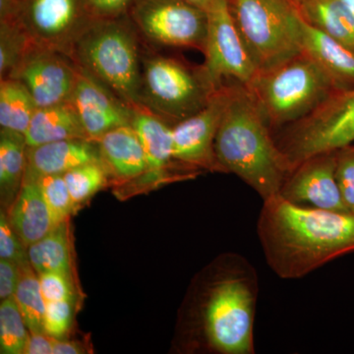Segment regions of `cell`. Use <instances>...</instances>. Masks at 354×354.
I'll return each mask as SVG.
<instances>
[{
    "label": "cell",
    "instance_id": "cell-10",
    "mask_svg": "<svg viewBox=\"0 0 354 354\" xmlns=\"http://www.w3.org/2000/svg\"><path fill=\"white\" fill-rule=\"evenodd\" d=\"M13 13L32 43L69 58L95 21L83 0H16Z\"/></svg>",
    "mask_w": 354,
    "mask_h": 354
},
{
    "label": "cell",
    "instance_id": "cell-39",
    "mask_svg": "<svg viewBox=\"0 0 354 354\" xmlns=\"http://www.w3.org/2000/svg\"><path fill=\"white\" fill-rule=\"evenodd\" d=\"M186 1L190 2V3L204 9L208 12L211 7L215 4L216 0H186Z\"/></svg>",
    "mask_w": 354,
    "mask_h": 354
},
{
    "label": "cell",
    "instance_id": "cell-21",
    "mask_svg": "<svg viewBox=\"0 0 354 354\" xmlns=\"http://www.w3.org/2000/svg\"><path fill=\"white\" fill-rule=\"evenodd\" d=\"M28 147L68 139H88L71 102L38 108L25 134Z\"/></svg>",
    "mask_w": 354,
    "mask_h": 354
},
{
    "label": "cell",
    "instance_id": "cell-7",
    "mask_svg": "<svg viewBox=\"0 0 354 354\" xmlns=\"http://www.w3.org/2000/svg\"><path fill=\"white\" fill-rule=\"evenodd\" d=\"M218 88L202 65L192 66L178 58L160 55L144 43L142 109L174 127L201 111Z\"/></svg>",
    "mask_w": 354,
    "mask_h": 354
},
{
    "label": "cell",
    "instance_id": "cell-9",
    "mask_svg": "<svg viewBox=\"0 0 354 354\" xmlns=\"http://www.w3.org/2000/svg\"><path fill=\"white\" fill-rule=\"evenodd\" d=\"M147 46L204 53L208 12L186 0H135L127 14Z\"/></svg>",
    "mask_w": 354,
    "mask_h": 354
},
{
    "label": "cell",
    "instance_id": "cell-25",
    "mask_svg": "<svg viewBox=\"0 0 354 354\" xmlns=\"http://www.w3.org/2000/svg\"><path fill=\"white\" fill-rule=\"evenodd\" d=\"M36 102L28 88L13 78L0 79V127L26 134L35 111Z\"/></svg>",
    "mask_w": 354,
    "mask_h": 354
},
{
    "label": "cell",
    "instance_id": "cell-4",
    "mask_svg": "<svg viewBox=\"0 0 354 354\" xmlns=\"http://www.w3.org/2000/svg\"><path fill=\"white\" fill-rule=\"evenodd\" d=\"M144 41L128 16L95 20L70 58L131 108L142 109Z\"/></svg>",
    "mask_w": 354,
    "mask_h": 354
},
{
    "label": "cell",
    "instance_id": "cell-24",
    "mask_svg": "<svg viewBox=\"0 0 354 354\" xmlns=\"http://www.w3.org/2000/svg\"><path fill=\"white\" fill-rule=\"evenodd\" d=\"M28 259L38 274L59 272L72 276L68 221L55 225L46 236L28 246Z\"/></svg>",
    "mask_w": 354,
    "mask_h": 354
},
{
    "label": "cell",
    "instance_id": "cell-6",
    "mask_svg": "<svg viewBox=\"0 0 354 354\" xmlns=\"http://www.w3.org/2000/svg\"><path fill=\"white\" fill-rule=\"evenodd\" d=\"M258 71L274 68L304 51V17L291 0H227Z\"/></svg>",
    "mask_w": 354,
    "mask_h": 354
},
{
    "label": "cell",
    "instance_id": "cell-12",
    "mask_svg": "<svg viewBox=\"0 0 354 354\" xmlns=\"http://www.w3.org/2000/svg\"><path fill=\"white\" fill-rule=\"evenodd\" d=\"M230 95V83L214 93L208 104L172 127L174 158L185 169L221 171L215 141Z\"/></svg>",
    "mask_w": 354,
    "mask_h": 354
},
{
    "label": "cell",
    "instance_id": "cell-34",
    "mask_svg": "<svg viewBox=\"0 0 354 354\" xmlns=\"http://www.w3.org/2000/svg\"><path fill=\"white\" fill-rule=\"evenodd\" d=\"M0 259L13 261L18 265L29 262L28 247L14 230L3 209L0 213Z\"/></svg>",
    "mask_w": 354,
    "mask_h": 354
},
{
    "label": "cell",
    "instance_id": "cell-11",
    "mask_svg": "<svg viewBox=\"0 0 354 354\" xmlns=\"http://www.w3.org/2000/svg\"><path fill=\"white\" fill-rule=\"evenodd\" d=\"M209 26L202 64L216 88L227 83L247 86L258 70L228 9L227 0H216L208 11Z\"/></svg>",
    "mask_w": 354,
    "mask_h": 354
},
{
    "label": "cell",
    "instance_id": "cell-8",
    "mask_svg": "<svg viewBox=\"0 0 354 354\" xmlns=\"http://www.w3.org/2000/svg\"><path fill=\"white\" fill-rule=\"evenodd\" d=\"M274 138L292 169L354 144V88L335 90L308 115L274 132Z\"/></svg>",
    "mask_w": 354,
    "mask_h": 354
},
{
    "label": "cell",
    "instance_id": "cell-14",
    "mask_svg": "<svg viewBox=\"0 0 354 354\" xmlns=\"http://www.w3.org/2000/svg\"><path fill=\"white\" fill-rule=\"evenodd\" d=\"M279 195L301 206L351 214L335 178V151L300 162L286 177Z\"/></svg>",
    "mask_w": 354,
    "mask_h": 354
},
{
    "label": "cell",
    "instance_id": "cell-15",
    "mask_svg": "<svg viewBox=\"0 0 354 354\" xmlns=\"http://www.w3.org/2000/svg\"><path fill=\"white\" fill-rule=\"evenodd\" d=\"M76 68L75 86L70 102L88 138L97 141L111 130L131 124L135 109L77 64Z\"/></svg>",
    "mask_w": 354,
    "mask_h": 354
},
{
    "label": "cell",
    "instance_id": "cell-3",
    "mask_svg": "<svg viewBox=\"0 0 354 354\" xmlns=\"http://www.w3.org/2000/svg\"><path fill=\"white\" fill-rule=\"evenodd\" d=\"M259 279L239 254H227L200 302V332L205 346L221 354H253L254 322Z\"/></svg>",
    "mask_w": 354,
    "mask_h": 354
},
{
    "label": "cell",
    "instance_id": "cell-18",
    "mask_svg": "<svg viewBox=\"0 0 354 354\" xmlns=\"http://www.w3.org/2000/svg\"><path fill=\"white\" fill-rule=\"evenodd\" d=\"M97 142L102 164L116 180L136 181L148 172L143 146L131 124L111 130Z\"/></svg>",
    "mask_w": 354,
    "mask_h": 354
},
{
    "label": "cell",
    "instance_id": "cell-35",
    "mask_svg": "<svg viewBox=\"0 0 354 354\" xmlns=\"http://www.w3.org/2000/svg\"><path fill=\"white\" fill-rule=\"evenodd\" d=\"M135 0H83L94 20L115 19L127 16Z\"/></svg>",
    "mask_w": 354,
    "mask_h": 354
},
{
    "label": "cell",
    "instance_id": "cell-2",
    "mask_svg": "<svg viewBox=\"0 0 354 354\" xmlns=\"http://www.w3.org/2000/svg\"><path fill=\"white\" fill-rule=\"evenodd\" d=\"M215 153L221 171L239 176L263 200L279 195L292 171L252 95L239 83H230Z\"/></svg>",
    "mask_w": 354,
    "mask_h": 354
},
{
    "label": "cell",
    "instance_id": "cell-33",
    "mask_svg": "<svg viewBox=\"0 0 354 354\" xmlns=\"http://www.w3.org/2000/svg\"><path fill=\"white\" fill-rule=\"evenodd\" d=\"M73 321V302H46L44 312V330L46 334L62 339L71 329Z\"/></svg>",
    "mask_w": 354,
    "mask_h": 354
},
{
    "label": "cell",
    "instance_id": "cell-13",
    "mask_svg": "<svg viewBox=\"0 0 354 354\" xmlns=\"http://www.w3.org/2000/svg\"><path fill=\"white\" fill-rule=\"evenodd\" d=\"M77 68L71 58L32 44L10 76L29 91L38 108L70 102Z\"/></svg>",
    "mask_w": 354,
    "mask_h": 354
},
{
    "label": "cell",
    "instance_id": "cell-26",
    "mask_svg": "<svg viewBox=\"0 0 354 354\" xmlns=\"http://www.w3.org/2000/svg\"><path fill=\"white\" fill-rule=\"evenodd\" d=\"M14 3L0 6V79L10 76L32 44L14 16Z\"/></svg>",
    "mask_w": 354,
    "mask_h": 354
},
{
    "label": "cell",
    "instance_id": "cell-37",
    "mask_svg": "<svg viewBox=\"0 0 354 354\" xmlns=\"http://www.w3.org/2000/svg\"><path fill=\"white\" fill-rule=\"evenodd\" d=\"M55 337L46 333L30 335L24 354H53Z\"/></svg>",
    "mask_w": 354,
    "mask_h": 354
},
{
    "label": "cell",
    "instance_id": "cell-36",
    "mask_svg": "<svg viewBox=\"0 0 354 354\" xmlns=\"http://www.w3.org/2000/svg\"><path fill=\"white\" fill-rule=\"evenodd\" d=\"M20 268L13 261L0 259V298L1 300L14 297L18 281Z\"/></svg>",
    "mask_w": 354,
    "mask_h": 354
},
{
    "label": "cell",
    "instance_id": "cell-19",
    "mask_svg": "<svg viewBox=\"0 0 354 354\" xmlns=\"http://www.w3.org/2000/svg\"><path fill=\"white\" fill-rule=\"evenodd\" d=\"M330 77L337 90L354 88V50L304 18V51Z\"/></svg>",
    "mask_w": 354,
    "mask_h": 354
},
{
    "label": "cell",
    "instance_id": "cell-23",
    "mask_svg": "<svg viewBox=\"0 0 354 354\" xmlns=\"http://www.w3.org/2000/svg\"><path fill=\"white\" fill-rule=\"evenodd\" d=\"M298 8L310 25L354 50V18L339 0H306Z\"/></svg>",
    "mask_w": 354,
    "mask_h": 354
},
{
    "label": "cell",
    "instance_id": "cell-30",
    "mask_svg": "<svg viewBox=\"0 0 354 354\" xmlns=\"http://www.w3.org/2000/svg\"><path fill=\"white\" fill-rule=\"evenodd\" d=\"M36 180H38L55 227L68 221L70 215L75 211L64 174L41 176Z\"/></svg>",
    "mask_w": 354,
    "mask_h": 354
},
{
    "label": "cell",
    "instance_id": "cell-16",
    "mask_svg": "<svg viewBox=\"0 0 354 354\" xmlns=\"http://www.w3.org/2000/svg\"><path fill=\"white\" fill-rule=\"evenodd\" d=\"M102 162L99 144L91 139H68L28 147L24 180L64 174L88 162Z\"/></svg>",
    "mask_w": 354,
    "mask_h": 354
},
{
    "label": "cell",
    "instance_id": "cell-40",
    "mask_svg": "<svg viewBox=\"0 0 354 354\" xmlns=\"http://www.w3.org/2000/svg\"><path fill=\"white\" fill-rule=\"evenodd\" d=\"M339 2L346 7V10L351 14L354 18V0H339Z\"/></svg>",
    "mask_w": 354,
    "mask_h": 354
},
{
    "label": "cell",
    "instance_id": "cell-22",
    "mask_svg": "<svg viewBox=\"0 0 354 354\" xmlns=\"http://www.w3.org/2000/svg\"><path fill=\"white\" fill-rule=\"evenodd\" d=\"M27 149L24 134L0 130V193L6 209L11 206L22 187Z\"/></svg>",
    "mask_w": 354,
    "mask_h": 354
},
{
    "label": "cell",
    "instance_id": "cell-5",
    "mask_svg": "<svg viewBox=\"0 0 354 354\" xmlns=\"http://www.w3.org/2000/svg\"><path fill=\"white\" fill-rule=\"evenodd\" d=\"M245 87L272 132L308 115L337 90L330 77L304 53L274 68L258 71Z\"/></svg>",
    "mask_w": 354,
    "mask_h": 354
},
{
    "label": "cell",
    "instance_id": "cell-28",
    "mask_svg": "<svg viewBox=\"0 0 354 354\" xmlns=\"http://www.w3.org/2000/svg\"><path fill=\"white\" fill-rule=\"evenodd\" d=\"M64 177L76 212L108 184L111 176L102 162H95L65 172Z\"/></svg>",
    "mask_w": 354,
    "mask_h": 354
},
{
    "label": "cell",
    "instance_id": "cell-31",
    "mask_svg": "<svg viewBox=\"0 0 354 354\" xmlns=\"http://www.w3.org/2000/svg\"><path fill=\"white\" fill-rule=\"evenodd\" d=\"M335 178L344 205L354 215V144L335 151Z\"/></svg>",
    "mask_w": 354,
    "mask_h": 354
},
{
    "label": "cell",
    "instance_id": "cell-17",
    "mask_svg": "<svg viewBox=\"0 0 354 354\" xmlns=\"http://www.w3.org/2000/svg\"><path fill=\"white\" fill-rule=\"evenodd\" d=\"M131 125L141 141L148 164V172L140 179L145 183H162L177 177L171 172L176 162L174 158L172 125L145 109H134Z\"/></svg>",
    "mask_w": 354,
    "mask_h": 354
},
{
    "label": "cell",
    "instance_id": "cell-38",
    "mask_svg": "<svg viewBox=\"0 0 354 354\" xmlns=\"http://www.w3.org/2000/svg\"><path fill=\"white\" fill-rule=\"evenodd\" d=\"M85 353V349L79 342L55 339L53 354H80Z\"/></svg>",
    "mask_w": 354,
    "mask_h": 354
},
{
    "label": "cell",
    "instance_id": "cell-32",
    "mask_svg": "<svg viewBox=\"0 0 354 354\" xmlns=\"http://www.w3.org/2000/svg\"><path fill=\"white\" fill-rule=\"evenodd\" d=\"M38 274L41 295L46 302L75 301L71 274L59 272H44Z\"/></svg>",
    "mask_w": 354,
    "mask_h": 354
},
{
    "label": "cell",
    "instance_id": "cell-1",
    "mask_svg": "<svg viewBox=\"0 0 354 354\" xmlns=\"http://www.w3.org/2000/svg\"><path fill=\"white\" fill-rule=\"evenodd\" d=\"M257 235L277 276L304 278L354 252V215L301 206L276 195L263 200Z\"/></svg>",
    "mask_w": 354,
    "mask_h": 354
},
{
    "label": "cell",
    "instance_id": "cell-20",
    "mask_svg": "<svg viewBox=\"0 0 354 354\" xmlns=\"http://www.w3.org/2000/svg\"><path fill=\"white\" fill-rule=\"evenodd\" d=\"M7 216L26 246L46 236L55 227L38 180L23 181Z\"/></svg>",
    "mask_w": 354,
    "mask_h": 354
},
{
    "label": "cell",
    "instance_id": "cell-41",
    "mask_svg": "<svg viewBox=\"0 0 354 354\" xmlns=\"http://www.w3.org/2000/svg\"><path fill=\"white\" fill-rule=\"evenodd\" d=\"M293 3L297 4V7L301 6L304 2L306 1V0H291Z\"/></svg>",
    "mask_w": 354,
    "mask_h": 354
},
{
    "label": "cell",
    "instance_id": "cell-27",
    "mask_svg": "<svg viewBox=\"0 0 354 354\" xmlns=\"http://www.w3.org/2000/svg\"><path fill=\"white\" fill-rule=\"evenodd\" d=\"M19 281L14 298L24 317L30 333H44V319L46 302L41 295L38 272L32 269L30 262L19 265Z\"/></svg>",
    "mask_w": 354,
    "mask_h": 354
},
{
    "label": "cell",
    "instance_id": "cell-29",
    "mask_svg": "<svg viewBox=\"0 0 354 354\" xmlns=\"http://www.w3.org/2000/svg\"><path fill=\"white\" fill-rule=\"evenodd\" d=\"M30 333L14 297L0 304V353L24 354Z\"/></svg>",
    "mask_w": 354,
    "mask_h": 354
}]
</instances>
